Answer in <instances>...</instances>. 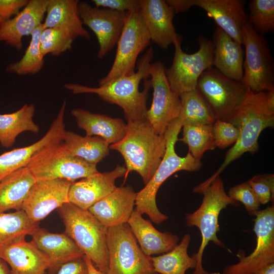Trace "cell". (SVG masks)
<instances>
[{"label":"cell","instance_id":"6da1fadb","mask_svg":"<svg viewBox=\"0 0 274 274\" xmlns=\"http://www.w3.org/2000/svg\"><path fill=\"white\" fill-rule=\"evenodd\" d=\"M239 130V136L225 156L217 171L193 189L202 194L211 183L235 160L247 152L254 153L259 149L258 138L261 132L274 126V90L254 92L249 90L243 102L228 121Z\"/></svg>","mask_w":274,"mask_h":274},{"label":"cell","instance_id":"7a4b0ae2","mask_svg":"<svg viewBox=\"0 0 274 274\" xmlns=\"http://www.w3.org/2000/svg\"><path fill=\"white\" fill-rule=\"evenodd\" d=\"M154 56L148 48L138 61V70L133 74L122 76L102 85L92 87L77 83H66L64 87L74 94L93 93L123 111L127 122L145 119L147 101L151 88L149 70Z\"/></svg>","mask_w":274,"mask_h":274},{"label":"cell","instance_id":"3957f363","mask_svg":"<svg viewBox=\"0 0 274 274\" xmlns=\"http://www.w3.org/2000/svg\"><path fill=\"white\" fill-rule=\"evenodd\" d=\"M120 153L125 163L124 180L134 171L146 184L160 164L165 151L164 135L157 134L146 119L128 121L126 133L119 142L109 146Z\"/></svg>","mask_w":274,"mask_h":274},{"label":"cell","instance_id":"277c9868","mask_svg":"<svg viewBox=\"0 0 274 274\" xmlns=\"http://www.w3.org/2000/svg\"><path fill=\"white\" fill-rule=\"evenodd\" d=\"M182 126L177 119L169 124L164 135L165 151L162 159L154 175L145 186L136 193L135 210L141 215L145 214L156 224H159L168 217L158 209L156 202L157 191L165 180L174 173L180 171L195 172L202 166L200 160L194 158L190 153L184 157L177 155L175 145Z\"/></svg>","mask_w":274,"mask_h":274},{"label":"cell","instance_id":"5b68a950","mask_svg":"<svg viewBox=\"0 0 274 274\" xmlns=\"http://www.w3.org/2000/svg\"><path fill=\"white\" fill-rule=\"evenodd\" d=\"M65 233L70 237L97 268L108 274L109 269L107 233L108 227L88 210L67 202L59 208Z\"/></svg>","mask_w":274,"mask_h":274},{"label":"cell","instance_id":"8992f818","mask_svg":"<svg viewBox=\"0 0 274 274\" xmlns=\"http://www.w3.org/2000/svg\"><path fill=\"white\" fill-rule=\"evenodd\" d=\"M202 194L203 197L200 207L194 212L187 213L185 218L186 225L189 227H197L201 236L197 252L192 255L197 262L192 274H219L209 272L203 269V254L210 242L219 247L226 248L224 243L217 236V233L220 231L219 216L221 211L227 206L236 207L238 204L226 193L223 181L220 176L213 181Z\"/></svg>","mask_w":274,"mask_h":274},{"label":"cell","instance_id":"52a82bcc","mask_svg":"<svg viewBox=\"0 0 274 274\" xmlns=\"http://www.w3.org/2000/svg\"><path fill=\"white\" fill-rule=\"evenodd\" d=\"M26 167L36 181L59 179L75 182L98 173L96 165L70 154L62 141L42 148Z\"/></svg>","mask_w":274,"mask_h":274},{"label":"cell","instance_id":"ba28073f","mask_svg":"<svg viewBox=\"0 0 274 274\" xmlns=\"http://www.w3.org/2000/svg\"><path fill=\"white\" fill-rule=\"evenodd\" d=\"M150 42L140 7L126 12L123 28L117 43L114 62L108 74L99 80V85L133 74L139 55Z\"/></svg>","mask_w":274,"mask_h":274},{"label":"cell","instance_id":"9c48e42d","mask_svg":"<svg viewBox=\"0 0 274 274\" xmlns=\"http://www.w3.org/2000/svg\"><path fill=\"white\" fill-rule=\"evenodd\" d=\"M196 90L216 120L228 121L249 90L242 81L230 79L212 66L199 77Z\"/></svg>","mask_w":274,"mask_h":274},{"label":"cell","instance_id":"30bf717a","mask_svg":"<svg viewBox=\"0 0 274 274\" xmlns=\"http://www.w3.org/2000/svg\"><path fill=\"white\" fill-rule=\"evenodd\" d=\"M107 245L108 274H157L127 223L108 227Z\"/></svg>","mask_w":274,"mask_h":274},{"label":"cell","instance_id":"8fae6325","mask_svg":"<svg viewBox=\"0 0 274 274\" xmlns=\"http://www.w3.org/2000/svg\"><path fill=\"white\" fill-rule=\"evenodd\" d=\"M181 37L174 43L175 52L172 65L165 73L172 90L179 96L196 89L199 77L213 66V42L202 37L198 38L199 48L193 54L184 52Z\"/></svg>","mask_w":274,"mask_h":274},{"label":"cell","instance_id":"7c38bea8","mask_svg":"<svg viewBox=\"0 0 274 274\" xmlns=\"http://www.w3.org/2000/svg\"><path fill=\"white\" fill-rule=\"evenodd\" d=\"M245 46L242 83L254 92L274 90L273 61L268 43L248 22L242 28Z\"/></svg>","mask_w":274,"mask_h":274},{"label":"cell","instance_id":"4fadbf2b","mask_svg":"<svg viewBox=\"0 0 274 274\" xmlns=\"http://www.w3.org/2000/svg\"><path fill=\"white\" fill-rule=\"evenodd\" d=\"M253 216L254 231L256 246L251 254L245 252L237 254L238 262L226 266L222 274H253L258 270L274 263V207L258 210Z\"/></svg>","mask_w":274,"mask_h":274},{"label":"cell","instance_id":"5bb4252c","mask_svg":"<svg viewBox=\"0 0 274 274\" xmlns=\"http://www.w3.org/2000/svg\"><path fill=\"white\" fill-rule=\"evenodd\" d=\"M165 69L161 61L151 64L149 74L153 98L145 116L146 120L160 135H164L170 122L178 117L181 107L180 97L172 90Z\"/></svg>","mask_w":274,"mask_h":274},{"label":"cell","instance_id":"9a60e30c","mask_svg":"<svg viewBox=\"0 0 274 274\" xmlns=\"http://www.w3.org/2000/svg\"><path fill=\"white\" fill-rule=\"evenodd\" d=\"M78 8L83 24L87 26L97 38L99 45L97 57L102 59L117 44L126 13L92 7L85 2H79Z\"/></svg>","mask_w":274,"mask_h":274},{"label":"cell","instance_id":"2e32d148","mask_svg":"<svg viewBox=\"0 0 274 274\" xmlns=\"http://www.w3.org/2000/svg\"><path fill=\"white\" fill-rule=\"evenodd\" d=\"M73 182L65 179L36 181L22 206L29 219L38 223L52 211L69 202L68 192Z\"/></svg>","mask_w":274,"mask_h":274},{"label":"cell","instance_id":"e0dca14e","mask_svg":"<svg viewBox=\"0 0 274 274\" xmlns=\"http://www.w3.org/2000/svg\"><path fill=\"white\" fill-rule=\"evenodd\" d=\"M126 169L118 165L110 172L97 173L73 182L68 192L69 202L79 208L88 210L116 188L115 181L124 177Z\"/></svg>","mask_w":274,"mask_h":274},{"label":"cell","instance_id":"ac0fdd59","mask_svg":"<svg viewBox=\"0 0 274 274\" xmlns=\"http://www.w3.org/2000/svg\"><path fill=\"white\" fill-rule=\"evenodd\" d=\"M65 106L64 101L48 130L41 139L29 146L14 149L0 155V180L26 167L32 156L45 146L63 140L65 131L64 122Z\"/></svg>","mask_w":274,"mask_h":274},{"label":"cell","instance_id":"d6986e66","mask_svg":"<svg viewBox=\"0 0 274 274\" xmlns=\"http://www.w3.org/2000/svg\"><path fill=\"white\" fill-rule=\"evenodd\" d=\"M140 9L151 41L167 49L181 37L176 31L173 19L176 14L164 0H139Z\"/></svg>","mask_w":274,"mask_h":274},{"label":"cell","instance_id":"ffe728a7","mask_svg":"<svg viewBox=\"0 0 274 274\" xmlns=\"http://www.w3.org/2000/svg\"><path fill=\"white\" fill-rule=\"evenodd\" d=\"M241 0H193V6L204 10L218 27L243 45L242 28L248 22Z\"/></svg>","mask_w":274,"mask_h":274},{"label":"cell","instance_id":"44dd1931","mask_svg":"<svg viewBox=\"0 0 274 274\" xmlns=\"http://www.w3.org/2000/svg\"><path fill=\"white\" fill-rule=\"evenodd\" d=\"M136 195L130 186L116 187L88 210L107 227L127 223L134 210Z\"/></svg>","mask_w":274,"mask_h":274},{"label":"cell","instance_id":"7402d4cb","mask_svg":"<svg viewBox=\"0 0 274 274\" xmlns=\"http://www.w3.org/2000/svg\"><path fill=\"white\" fill-rule=\"evenodd\" d=\"M47 4L48 0L29 1L17 15L0 26V42L20 50L22 38L43 23Z\"/></svg>","mask_w":274,"mask_h":274},{"label":"cell","instance_id":"603a6c76","mask_svg":"<svg viewBox=\"0 0 274 274\" xmlns=\"http://www.w3.org/2000/svg\"><path fill=\"white\" fill-rule=\"evenodd\" d=\"M142 251L147 256L162 254L172 250L178 244L179 236L170 232H161L151 222L133 210L127 223Z\"/></svg>","mask_w":274,"mask_h":274},{"label":"cell","instance_id":"cb8c5ba5","mask_svg":"<svg viewBox=\"0 0 274 274\" xmlns=\"http://www.w3.org/2000/svg\"><path fill=\"white\" fill-rule=\"evenodd\" d=\"M213 66L223 75L238 81L243 77L244 51L241 44L218 27L213 35Z\"/></svg>","mask_w":274,"mask_h":274},{"label":"cell","instance_id":"d4e9b609","mask_svg":"<svg viewBox=\"0 0 274 274\" xmlns=\"http://www.w3.org/2000/svg\"><path fill=\"white\" fill-rule=\"evenodd\" d=\"M36 246L50 260V269L58 270L64 263L82 257L84 254L74 241L64 233H55L39 227L31 235Z\"/></svg>","mask_w":274,"mask_h":274},{"label":"cell","instance_id":"484cf974","mask_svg":"<svg viewBox=\"0 0 274 274\" xmlns=\"http://www.w3.org/2000/svg\"><path fill=\"white\" fill-rule=\"evenodd\" d=\"M0 259L10 265V274H45L50 264L47 255L32 241L24 240L10 246Z\"/></svg>","mask_w":274,"mask_h":274},{"label":"cell","instance_id":"4316f807","mask_svg":"<svg viewBox=\"0 0 274 274\" xmlns=\"http://www.w3.org/2000/svg\"><path fill=\"white\" fill-rule=\"evenodd\" d=\"M71 114L87 136L101 137L111 145L120 141L125 134L126 124L120 118L92 113L81 108L73 109Z\"/></svg>","mask_w":274,"mask_h":274},{"label":"cell","instance_id":"83f0119b","mask_svg":"<svg viewBox=\"0 0 274 274\" xmlns=\"http://www.w3.org/2000/svg\"><path fill=\"white\" fill-rule=\"evenodd\" d=\"M79 2L78 0H48L44 28L60 27L74 33L77 38L90 39L79 15Z\"/></svg>","mask_w":274,"mask_h":274},{"label":"cell","instance_id":"f1b7e54d","mask_svg":"<svg viewBox=\"0 0 274 274\" xmlns=\"http://www.w3.org/2000/svg\"><path fill=\"white\" fill-rule=\"evenodd\" d=\"M36 179L27 167L0 180V213L20 210Z\"/></svg>","mask_w":274,"mask_h":274},{"label":"cell","instance_id":"f546056e","mask_svg":"<svg viewBox=\"0 0 274 274\" xmlns=\"http://www.w3.org/2000/svg\"><path fill=\"white\" fill-rule=\"evenodd\" d=\"M33 104H25L16 112L0 114V145L5 148L13 146L17 136L24 131L38 133L39 126L33 120Z\"/></svg>","mask_w":274,"mask_h":274},{"label":"cell","instance_id":"4dcf8cb0","mask_svg":"<svg viewBox=\"0 0 274 274\" xmlns=\"http://www.w3.org/2000/svg\"><path fill=\"white\" fill-rule=\"evenodd\" d=\"M63 143L72 155L96 165L109 154L110 144L97 136H81L65 131Z\"/></svg>","mask_w":274,"mask_h":274},{"label":"cell","instance_id":"1f68e13d","mask_svg":"<svg viewBox=\"0 0 274 274\" xmlns=\"http://www.w3.org/2000/svg\"><path fill=\"white\" fill-rule=\"evenodd\" d=\"M39 227L22 210L0 213V257L10 246L25 240Z\"/></svg>","mask_w":274,"mask_h":274},{"label":"cell","instance_id":"d6a6232c","mask_svg":"<svg viewBox=\"0 0 274 274\" xmlns=\"http://www.w3.org/2000/svg\"><path fill=\"white\" fill-rule=\"evenodd\" d=\"M191 239L189 234H185L172 250L161 255L151 257L154 271L160 274H185L188 269H194L196 260L188 254Z\"/></svg>","mask_w":274,"mask_h":274},{"label":"cell","instance_id":"836d02e7","mask_svg":"<svg viewBox=\"0 0 274 274\" xmlns=\"http://www.w3.org/2000/svg\"><path fill=\"white\" fill-rule=\"evenodd\" d=\"M181 107L177 118L182 126L186 125H212L216 119L209 107L196 89L180 96Z\"/></svg>","mask_w":274,"mask_h":274},{"label":"cell","instance_id":"e575fe53","mask_svg":"<svg viewBox=\"0 0 274 274\" xmlns=\"http://www.w3.org/2000/svg\"><path fill=\"white\" fill-rule=\"evenodd\" d=\"M44 28L43 23L31 34V40L22 57L10 63L7 72L18 75H33L40 72L44 64V56L40 51V37Z\"/></svg>","mask_w":274,"mask_h":274},{"label":"cell","instance_id":"d590c367","mask_svg":"<svg viewBox=\"0 0 274 274\" xmlns=\"http://www.w3.org/2000/svg\"><path fill=\"white\" fill-rule=\"evenodd\" d=\"M212 125H186L182 126V138L179 140L187 145L189 153L200 160L207 151L216 147L212 133Z\"/></svg>","mask_w":274,"mask_h":274},{"label":"cell","instance_id":"8d00e7d4","mask_svg":"<svg viewBox=\"0 0 274 274\" xmlns=\"http://www.w3.org/2000/svg\"><path fill=\"white\" fill-rule=\"evenodd\" d=\"M77 38L74 33L62 28H44L40 37L41 54L44 57L49 54L58 56L71 50Z\"/></svg>","mask_w":274,"mask_h":274},{"label":"cell","instance_id":"74e56055","mask_svg":"<svg viewBox=\"0 0 274 274\" xmlns=\"http://www.w3.org/2000/svg\"><path fill=\"white\" fill-rule=\"evenodd\" d=\"M249 10L248 22L256 32L263 35L273 31V0H252Z\"/></svg>","mask_w":274,"mask_h":274},{"label":"cell","instance_id":"f35d334b","mask_svg":"<svg viewBox=\"0 0 274 274\" xmlns=\"http://www.w3.org/2000/svg\"><path fill=\"white\" fill-rule=\"evenodd\" d=\"M228 195L234 201L242 203L250 215L253 216L259 210V200L248 181L230 188Z\"/></svg>","mask_w":274,"mask_h":274},{"label":"cell","instance_id":"ab89813d","mask_svg":"<svg viewBox=\"0 0 274 274\" xmlns=\"http://www.w3.org/2000/svg\"><path fill=\"white\" fill-rule=\"evenodd\" d=\"M212 133L216 148L224 149L234 144L239 136V130L228 121L217 120L212 125Z\"/></svg>","mask_w":274,"mask_h":274},{"label":"cell","instance_id":"60d3db41","mask_svg":"<svg viewBox=\"0 0 274 274\" xmlns=\"http://www.w3.org/2000/svg\"><path fill=\"white\" fill-rule=\"evenodd\" d=\"M257 194L260 204H265L270 201L273 202L274 175L257 174L248 181Z\"/></svg>","mask_w":274,"mask_h":274},{"label":"cell","instance_id":"b9f144b4","mask_svg":"<svg viewBox=\"0 0 274 274\" xmlns=\"http://www.w3.org/2000/svg\"><path fill=\"white\" fill-rule=\"evenodd\" d=\"M95 7L127 12L140 7L139 0H93Z\"/></svg>","mask_w":274,"mask_h":274},{"label":"cell","instance_id":"7bdbcfd3","mask_svg":"<svg viewBox=\"0 0 274 274\" xmlns=\"http://www.w3.org/2000/svg\"><path fill=\"white\" fill-rule=\"evenodd\" d=\"M28 0H0V26L17 15L28 3Z\"/></svg>","mask_w":274,"mask_h":274},{"label":"cell","instance_id":"ee69618b","mask_svg":"<svg viewBox=\"0 0 274 274\" xmlns=\"http://www.w3.org/2000/svg\"><path fill=\"white\" fill-rule=\"evenodd\" d=\"M56 274H88L87 266L82 257L64 263Z\"/></svg>","mask_w":274,"mask_h":274},{"label":"cell","instance_id":"f6af8a7d","mask_svg":"<svg viewBox=\"0 0 274 274\" xmlns=\"http://www.w3.org/2000/svg\"><path fill=\"white\" fill-rule=\"evenodd\" d=\"M166 2L172 7L175 14L184 12L193 7V0H166Z\"/></svg>","mask_w":274,"mask_h":274},{"label":"cell","instance_id":"bcb514c9","mask_svg":"<svg viewBox=\"0 0 274 274\" xmlns=\"http://www.w3.org/2000/svg\"><path fill=\"white\" fill-rule=\"evenodd\" d=\"M83 258L85 261L87 266L88 274H105L97 268H96L91 260L87 256L84 255Z\"/></svg>","mask_w":274,"mask_h":274},{"label":"cell","instance_id":"7dc6e473","mask_svg":"<svg viewBox=\"0 0 274 274\" xmlns=\"http://www.w3.org/2000/svg\"><path fill=\"white\" fill-rule=\"evenodd\" d=\"M253 274H274V263L261 268Z\"/></svg>","mask_w":274,"mask_h":274},{"label":"cell","instance_id":"c3c4849f","mask_svg":"<svg viewBox=\"0 0 274 274\" xmlns=\"http://www.w3.org/2000/svg\"><path fill=\"white\" fill-rule=\"evenodd\" d=\"M0 274H10L6 263L2 259H0Z\"/></svg>","mask_w":274,"mask_h":274}]
</instances>
